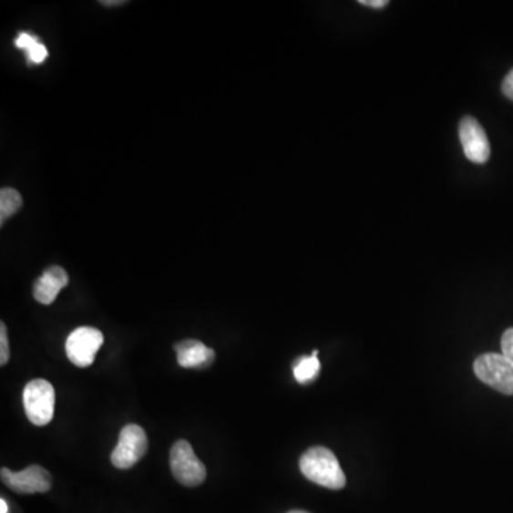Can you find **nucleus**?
Wrapping results in <instances>:
<instances>
[{
  "label": "nucleus",
  "mask_w": 513,
  "mask_h": 513,
  "mask_svg": "<svg viewBox=\"0 0 513 513\" xmlns=\"http://www.w3.org/2000/svg\"><path fill=\"white\" fill-rule=\"evenodd\" d=\"M300 471L311 482L327 489L340 490L347 484L337 457L325 446H313L305 451L300 458Z\"/></svg>",
  "instance_id": "nucleus-1"
},
{
  "label": "nucleus",
  "mask_w": 513,
  "mask_h": 513,
  "mask_svg": "<svg viewBox=\"0 0 513 513\" xmlns=\"http://www.w3.org/2000/svg\"><path fill=\"white\" fill-rule=\"evenodd\" d=\"M474 373L490 388L505 395H513V364L504 354L487 353L477 356Z\"/></svg>",
  "instance_id": "nucleus-2"
},
{
  "label": "nucleus",
  "mask_w": 513,
  "mask_h": 513,
  "mask_svg": "<svg viewBox=\"0 0 513 513\" xmlns=\"http://www.w3.org/2000/svg\"><path fill=\"white\" fill-rule=\"evenodd\" d=\"M24 404L32 424L47 426L55 414V388L46 379H33L25 386Z\"/></svg>",
  "instance_id": "nucleus-3"
},
{
  "label": "nucleus",
  "mask_w": 513,
  "mask_h": 513,
  "mask_svg": "<svg viewBox=\"0 0 513 513\" xmlns=\"http://www.w3.org/2000/svg\"><path fill=\"white\" fill-rule=\"evenodd\" d=\"M170 467L177 482L184 487H200L206 481L207 469L203 462L197 458L193 446L180 439L171 446Z\"/></svg>",
  "instance_id": "nucleus-4"
},
{
  "label": "nucleus",
  "mask_w": 513,
  "mask_h": 513,
  "mask_svg": "<svg viewBox=\"0 0 513 513\" xmlns=\"http://www.w3.org/2000/svg\"><path fill=\"white\" fill-rule=\"evenodd\" d=\"M148 435L141 426L128 424L121 429L118 442L111 452V464L118 469L135 467L148 452Z\"/></svg>",
  "instance_id": "nucleus-5"
},
{
  "label": "nucleus",
  "mask_w": 513,
  "mask_h": 513,
  "mask_svg": "<svg viewBox=\"0 0 513 513\" xmlns=\"http://www.w3.org/2000/svg\"><path fill=\"white\" fill-rule=\"evenodd\" d=\"M105 343L102 331L93 327L76 328L66 341V355L73 365L87 368Z\"/></svg>",
  "instance_id": "nucleus-6"
},
{
  "label": "nucleus",
  "mask_w": 513,
  "mask_h": 513,
  "mask_svg": "<svg viewBox=\"0 0 513 513\" xmlns=\"http://www.w3.org/2000/svg\"><path fill=\"white\" fill-rule=\"evenodd\" d=\"M0 477H2V482L16 494H45L52 487V475L39 465H30L29 467L20 472L2 467Z\"/></svg>",
  "instance_id": "nucleus-7"
},
{
  "label": "nucleus",
  "mask_w": 513,
  "mask_h": 513,
  "mask_svg": "<svg viewBox=\"0 0 513 513\" xmlns=\"http://www.w3.org/2000/svg\"><path fill=\"white\" fill-rule=\"evenodd\" d=\"M459 139L467 160L485 164L490 158V144L484 128L477 118L467 116L459 123Z\"/></svg>",
  "instance_id": "nucleus-8"
},
{
  "label": "nucleus",
  "mask_w": 513,
  "mask_h": 513,
  "mask_svg": "<svg viewBox=\"0 0 513 513\" xmlns=\"http://www.w3.org/2000/svg\"><path fill=\"white\" fill-rule=\"evenodd\" d=\"M67 284H69V275L66 270L59 265H52L49 269L45 270V272L35 282L33 297L40 304H53L59 292Z\"/></svg>",
  "instance_id": "nucleus-9"
},
{
  "label": "nucleus",
  "mask_w": 513,
  "mask_h": 513,
  "mask_svg": "<svg viewBox=\"0 0 513 513\" xmlns=\"http://www.w3.org/2000/svg\"><path fill=\"white\" fill-rule=\"evenodd\" d=\"M177 354V363L183 368H197L206 370L214 363L216 354L211 348L197 340H184L174 345Z\"/></svg>",
  "instance_id": "nucleus-10"
},
{
  "label": "nucleus",
  "mask_w": 513,
  "mask_h": 513,
  "mask_svg": "<svg viewBox=\"0 0 513 513\" xmlns=\"http://www.w3.org/2000/svg\"><path fill=\"white\" fill-rule=\"evenodd\" d=\"M294 378L300 384H308L314 381L320 374L321 364L318 360V351L315 350L311 356H303L294 364Z\"/></svg>",
  "instance_id": "nucleus-11"
},
{
  "label": "nucleus",
  "mask_w": 513,
  "mask_h": 513,
  "mask_svg": "<svg viewBox=\"0 0 513 513\" xmlns=\"http://www.w3.org/2000/svg\"><path fill=\"white\" fill-rule=\"evenodd\" d=\"M22 203H24V200L17 190L12 189V187L2 189L0 191V221L2 224L5 220L15 216L19 211Z\"/></svg>",
  "instance_id": "nucleus-12"
},
{
  "label": "nucleus",
  "mask_w": 513,
  "mask_h": 513,
  "mask_svg": "<svg viewBox=\"0 0 513 513\" xmlns=\"http://www.w3.org/2000/svg\"><path fill=\"white\" fill-rule=\"evenodd\" d=\"M26 55L29 62L35 63V65H40V63L47 59L49 52H47V47L39 40V42L35 43L29 50H26Z\"/></svg>",
  "instance_id": "nucleus-13"
},
{
  "label": "nucleus",
  "mask_w": 513,
  "mask_h": 513,
  "mask_svg": "<svg viewBox=\"0 0 513 513\" xmlns=\"http://www.w3.org/2000/svg\"><path fill=\"white\" fill-rule=\"evenodd\" d=\"M10 358L7 328L5 323H0V365H6Z\"/></svg>",
  "instance_id": "nucleus-14"
},
{
  "label": "nucleus",
  "mask_w": 513,
  "mask_h": 513,
  "mask_svg": "<svg viewBox=\"0 0 513 513\" xmlns=\"http://www.w3.org/2000/svg\"><path fill=\"white\" fill-rule=\"evenodd\" d=\"M500 347H502V354L513 364V328L505 331L502 341H500Z\"/></svg>",
  "instance_id": "nucleus-15"
},
{
  "label": "nucleus",
  "mask_w": 513,
  "mask_h": 513,
  "mask_svg": "<svg viewBox=\"0 0 513 513\" xmlns=\"http://www.w3.org/2000/svg\"><path fill=\"white\" fill-rule=\"evenodd\" d=\"M36 42H39L36 36H33L30 33L24 32L20 33L19 36L15 40V46L26 52V50H29Z\"/></svg>",
  "instance_id": "nucleus-16"
},
{
  "label": "nucleus",
  "mask_w": 513,
  "mask_h": 513,
  "mask_svg": "<svg viewBox=\"0 0 513 513\" xmlns=\"http://www.w3.org/2000/svg\"><path fill=\"white\" fill-rule=\"evenodd\" d=\"M502 92H504V95L507 96L508 98L513 100V69L508 73L504 83H502Z\"/></svg>",
  "instance_id": "nucleus-17"
},
{
  "label": "nucleus",
  "mask_w": 513,
  "mask_h": 513,
  "mask_svg": "<svg viewBox=\"0 0 513 513\" xmlns=\"http://www.w3.org/2000/svg\"><path fill=\"white\" fill-rule=\"evenodd\" d=\"M388 0H360V5L366 7H373V9H384L388 6Z\"/></svg>",
  "instance_id": "nucleus-18"
},
{
  "label": "nucleus",
  "mask_w": 513,
  "mask_h": 513,
  "mask_svg": "<svg viewBox=\"0 0 513 513\" xmlns=\"http://www.w3.org/2000/svg\"><path fill=\"white\" fill-rule=\"evenodd\" d=\"M9 512V508H7L6 500H0V513Z\"/></svg>",
  "instance_id": "nucleus-19"
},
{
  "label": "nucleus",
  "mask_w": 513,
  "mask_h": 513,
  "mask_svg": "<svg viewBox=\"0 0 513 513\" xmlns=\"http://www.w3.org/2000/svg\"><path fill=\"white\" fill-rule=\"evenodd\" d=\"M102 5H106V6H110V5H123L125 2H120V0H116V2H100Z\"/></svg>",
  "instance_id": "nucleus-20"
},
{
  "label": "nucleus",
  "mask_w": 513,
  "mask_h": 513,
  "mask_svg": "<svg viewBox=\"0 0 513 513\" xmlns=\"http://www.w3.org/2000/svg\"><path fill=\"white\" fill-rule=\"evenodd\" d=\"M288 513H310V512H307V510H292V512H288Z\"/></svg>",
  "instance_id": "nucleus-21"
}]
</instances>
